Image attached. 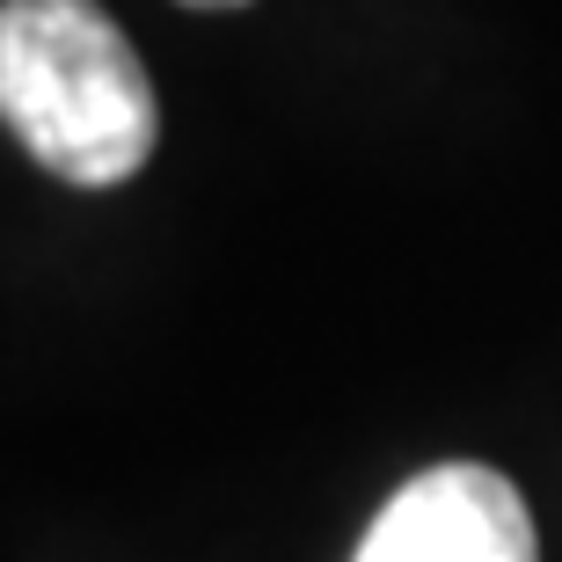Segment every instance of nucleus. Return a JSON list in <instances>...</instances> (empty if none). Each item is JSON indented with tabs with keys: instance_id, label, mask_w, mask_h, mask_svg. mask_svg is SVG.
Here are the masks:
<instances>
[{
	"instance_id": "obj_1",
	"label": "nucleus",
	"mask_w": 562,
	"mask_h": 562,
	"mask_svg": "<svg viewBox=\"0 0 562 562\" xmlns=\"http://www.w3.org/2000/svg\"><path fill=\"white\" fill-rule=\"evenodd\" d=\"M0 125L74 190L132 183L161 103L103 0H0Z\"/></svg>"
},
{
	"instance_id": "obj_2",
	"label": "nucleus",
	"mask_w": 562,
	"mask_h": 562,
	"mask_svg": "<svg viewBox=\"0 0 562 562\" xmlns=\"http://www.w3.org/2000/svg\"><path fill=\"white\" fill-rule=\"evenodd\" d=\"M351 562H541V533L512 475L438 460L373 512Z\"/></svg>"
},
{
	"instance_id": "obj_3",
	"label": "nucleus",
	"mask_w": 562,
	"mask_h": 562,
	"mask_svg": "<svg viewBox=\"0 0 562 562\" xmlns=\"http://www.w3.org/2000/svg\"><path fill=\"white\" fill-rule=\"evenodd\" d=\"M183 8H205V15H220V8H249V0H183Z\"/></svg>"
}]
</instances>
